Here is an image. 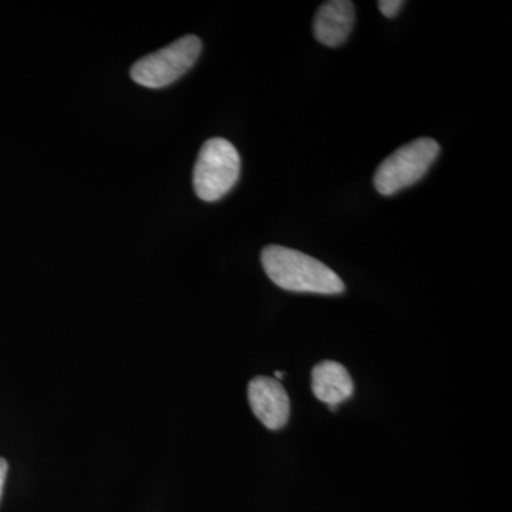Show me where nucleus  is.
<instances>
[{
  "mask_svg": "<svg viewBox=\"0 0 512 512\" xmlns=\"http://www.w3.org/2000/svg\"><path fill=\"white\" fill-rule=\"evenodd\" d=\"M261 261L269 279L285 291L319 295L345 292V284L336 272L296 249L269 245L262 251Z\"/></svg>",
  "mask_w": 512,
  "mask_h": 512,
  "instance_id": "1",
  "label": "nucleus"
},
{
  "mask_svg": "<svg viewBox=\"0 0 512 512\" xmlns=\"http://www.w3.org/2000/svg\"><path fill=\"white\" fill-rule=\"evenodd\" d=\"M241 157L234 144L225 138L205 141L198 154L192 175L197 197L202 201L221 200L238 183Z\"/></svg>",
  "mask_w": 512,
  "mask_h": 512,
  "instance_id": "2",
  "label": "nucleus"
},
{
  "mask_svg": "<svg viewBox=\"0 0 512 512\" xmlns=\"http://www.w3.org/2000/svg\"><path fill=\"white\" fill-rule=\"evenodd\" d=\"M440 154V146L433 138H419L394 151L377 168L373 184L386 197L419 183Z\"/></svg>",
  "mask_w": 512,
  "mask_h": 512,
  "instance_id": "3",
  "label": "nucleus"
},
{
  "mask_svg": "<svg viewBox=\"0 0 512 512\" xmlns=\"http://www.w3.org/2000/svg\"><path fill=\"white\" fill-rule=\"evenodd\" d=\"M202 43L197 36H184L164 49L157 50L131 67V79L148 89L170 86L192 69L201 55Z\"/></svg>",
  "mask_w": 512,
  "mask_h": 512,
  "instance_id": "4",
  "label": "nucleus"
},
{
  "mask_svg": "<svg viewBox=\"0 0 512 512\" xmlns=\"http://www.w3.org/2000/svg\"><path fill=\"white\" fill-rule=\"evenodd\" d=\"M252 412L269 430H279L288 423L291 402L281 383L272 377L259 376L248 386Z\"/></svg>",
  "mask_w": 512,
  "mask_h": 512,
  "instance_id": "5",
  "label": "nucleus"
},
{
  "mask_svg": "<svg viewBox=\"0 0 512 512\" xmlns=\"http://www.w3.org/2000/svg\"><path fill=\"white\" fill-rule=\"evenodd\" d=\"M355 3L330 0L320 6L313 22V33L322 45L338 47L348 40L355 26Z\"/></svg>",
  "mask_w": 512,
  "mask_h": 512,
  "instance_id": "6",
  "label": "nucleus"
},
{
  "mask_svg": "<svg viewBox=\"0 0 512 512\" xmlns=\"http://www.w3.org/2000/svg\"><path fill=\"white\" fill-rule=\"evenodd\" d=\"M312 392L320 402L338 406L353 394V380L345 366L323 360L312 370Z\"/></svg>",
  "mask_w": 512,
  "mask_h": 512,
  "instance_id": "7",
  "label": "nucleus"
},
{
  "mask_svg": "<svg viewBox=\"0 0 512 512\" xmlns=\"http://www.w3.org/2000/svg\"><path fill=\"white\" fill-rule=\"evenodd\" d=\"M379 10L386 18H396L397 13L402 10L404 6L403 0H380Z\"/></svg>",
  "mask_w": 512,
  "mask_h": 512,
  "instance_id": "8",
  "label": "nucleus"
},
{
  "mask_svg": "<svg viewBox=\"0 0 512 512\" xmlns=\"http://www.w3.org/2000/svg\"><path fill=\"white\" fill-rule=\"evenodd\" d=\"M6 474H8V461H6L5 458H0V497H2Z\"/></svg>",
  "mask_w": 512,
  "mask_h": 512,
  "instance_id": "9",
  "label": "nucleus"
},
{
  "mask_svg": "<svg viewBox=\"0 0 512 512\" xmlns=\"http://www.w3.org/2000/svg\"><path fill=\"white\" fill-rule=\"evenodd\" d=\"M275 377H276V379H282V377H284V373H282V372H276V373H275Z\"/></svg>",
  "mask_w": 512,
  "mask_h": 512,
  "instance_id": "10",
  "label": "nucleus"
}]
</instances>
